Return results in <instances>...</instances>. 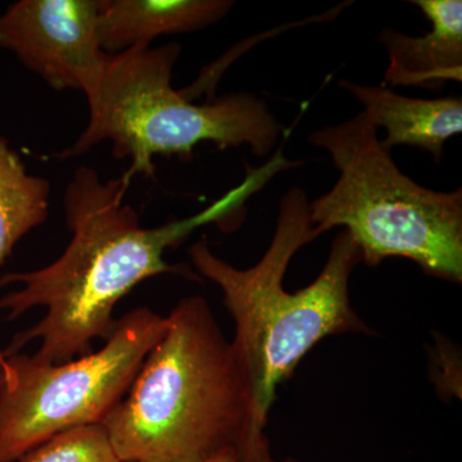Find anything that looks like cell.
Wrapping results in <instances>:
<instances>
[{
    "mask_svg": "<svg viewBox=\"0 0 462 462\" xmlns=\"http://www.w3.org/2000/svg\"><path fill=\"white\" fill-rule=\"evenodd\" d=\"M129 182L126 175L105 182L91 167L76 170L63 199L72 239L62 256L41 270L0 279V287L23 285L0 298L9 320L36 307L47 309L38 324L14 337L5 356L18 354L32 340H41L32 355L41 363L63 364L90 354L94 339L111 336L115 307L136 285L152 276L182 273L167 263V249L196 227L231 214L260 188L249 175L245 184L193 217L143 227L135 209L125 203Z\"/></svg>",
    "mask_w": 462,
    "mask_h": 462,
    "instance_id": "1",
    "label": "cell"
},
{
    "mask_svg": "<svg viewBox=\"0 0 462 462\" xmlns=\"http://www.w3.org/2000/svg\"><path fill=\"white\" fill-rule=\"evenodd\" d=\"M100 425L121 462H206L264 431L254 427L247 370L205 298L173 307L162 338Z\"/></svg>",
    "mask_w": 462,
    "mask_h": 462,
    "instance_id": "2",
    "label": "cell"
},
{
    "mask_svg": "<svg viewBox=\"0 0 462 462\" xmlns=\"http://www.w3.org/2000/svg\"><path fill=\"white\" fill-rule=\"evenodd\" d=\"M309 199L291 189L282 199L272 243L254 266L240 270L216 256L205 239L189 254L199 273L224 294L236 321L231 340L247 370L254 400V427L264 430L276 389L320 340L345 333H366L349 300V278L361 252L346 231L331 245L320 275L297 291L284 288L289 263L320 234L310 221Z\"/></svg>",
    "mask_w": 462,
    "mask_h": 462,
    "instance_id": "3",
    "label": "cell"
},
{
    "mask_svg": "<svg viewBox=\"0 0 462 462\" xmlns=\"http://www.w3.org/2000/svg\"><path fill=\"white\" fill-rule=\"evenodd\" d=\"M378 133L363 111L311 134L310 142L339 170L331 190L309 205L312 226L320 236L345 227L369 266L409 258L428 275L461 282V189L445 193L416 184L400 171Z\"/></svg>",
    "mask_w": 462,
    "mask_h": 462,
    "instance_id": "4",
    "label": "cell"
},
{
    "mask_svg": "<svg viewBox=\"0 0 462 462\" xmlns=\"http://www.w3.org/2000/svg\"><path fill=\"white\" fill-rule=\"evenodd\" d=\"M180 47L136 45L109 56L107 69L89 102L90 120L79 141L56 154L58 160L81 156L103 141L112 142L117 160L130 158L125 173L152 176L153 158H193L194 148L212 142L218 149L249 145L256 156L273 151L282 132L263 100L230 94L194 105L173 89L171 74Z\"/></svg>",
    "mask_w": 462,
    "mask_h": 462,
    "instance_id": "5",
    "label": "cell"
},
{
    "mask_svg": "<svg viewBox=\"0 0 462 462\" xmlns=\"http://www.w3.org/2000/svg\"><path fill=\"white\" fill-rule=\"evenodd\" d=\"M165 330L166 316L139 307L116 321L102 348L67 363H41L25 354L5 356L0 462L20 461L63 431L102 424L126 396Z\"/></svg>",
    "mask_w": 462,
    "mask_h": 462,
    "instance_id": "6",
    "label": "cell"
},
{
    "mask_svg": "<svg viewBox=\"0 0 462 462\" xmlns=\"http://www.w3.org/2000/svg\"><path fill=\"white\" fill-rule=\"evenodd\" d=\"M102 0H21L0 16V47L53 89L96 96L109 56L100 48Z\"/></svg>",
    "mask_w": 462,
    "mask_h": 462,
    "instance_id": "7",
    "label": "cell"
},
{
    "mask_svg": "<svg viewBox=\"0 0 462 462\" xmlns=\"http://www.w3.org/2000/svg\"><path fill=\"white\" fill-rule=\"evenodd\" d=\"M430 21L431 32L409 36L384 29L379 41L388 51L383 87L400 85L439 90L448 81L462 80L461 0H416Z\"/></svg>",
    "mask_w": 462,
    "mask_h": 462,
    "instance_id": "8",
    "label": "cell"
},
{
    "mask_svg": "<svg viewBox=\"0 0 462 462\" xmlns=\"http://www.w3.org/2000/svg\"><path fill=\"white\" fill-rule=\"evenodd\" d=\"M340 85L361 102L376 126L387 130V138L380 142L388 151L396 145H411L430 152L440 161L445 143L462 132V99L458 97L410 98L384 87L349 81Z\"/></svg>",
    "mask_w": 462,
    "mask_h": 462,
    "instance_id": "9",
    "label": "cell"
},
{
    "mask_svg": "<svg viewBox=\"0 0 462 462\" xmlns=\"http://www.w3.org/2000/svg\"><path fill=\"white\" fill-rule=\"evenodd\" d=\"M231 5L227 0H102L100 48L117 54L163 33L194 32L221 20Z\"/></svg>",
    "mask_w": 462,
    "mask_h": 462,
    "instance_id": "10",
    "label": "cell"
},
{
    "mask_svg": "<svg viewBox=\"0 0 462 462\" xmlns=\"http://www.w3.org/2000/svg\"><path fill=\"white\" fill-rule=\"evenodd\" d=\"M50 182L29 175L20 156L0 138V266L18 240L47 220Z\"/></svg>",
    "mask_w": 462,
    "mask_h": 462,
    "instance_id": "11",
    "label": "cell"
},
{
    "mask_svg": "<svg viewBox=\"0 0 462 462\" xmlns=\"http://www.w3.org/2000/svg\"><path fill=\"white\" fill-rule=\"evenodd\" d=\"M18 462H121L102 425H87L57 434Z\"/></svg>",
    "mask_w": 462,
    "mask_h": 462,
    "instance_id": "12",
    "label": "cell"
},
{
    "mask_svg": "<svg viewBox=\"0 0 462 462\" xmlns=\"http://www.w3.org/2000/svg\"><path fill=\"white\" fill-rule=\"evenodd\" d=\"M242 462H300L296 458H284L276 460L270 451V443L266 434L251 438L238 451Z\"/></svg>",
    "mask_w": 462,
    "mask_h": 462,
    "instance_id": "13",
    "label": "cell"
},
{
    "mask_svg": "<svg viewBox=\"0 0 462 462\" xmlns=\"http://www.w3.org/2000/svg\"><path fill=\"white\" fill-rule=\"evenodd\" d=\"M206 462H242L240 461L238 452L236 449H226V451L221 452V454L214 456Z\"/></svg>",
    "mask_w": 462,
    "mask_h": 462,
    "instance_id": "14",
    "label": "cell"
},
{
    "mask_svg": "<svg viewBox=\"0 0 462 462\" xmlns=\"http://www.w3.org/2000/svg\"><path fill=\"white\" fill-rule=\"evenodd\" d=\"M3 360H5V354H3L2 349H0V379H2V365Z\"/></svg>",
    "mask_w": 462,
    "mask_h": 462,
    "instance_id": "15",
    "label": "cell"
}]
</instances>
